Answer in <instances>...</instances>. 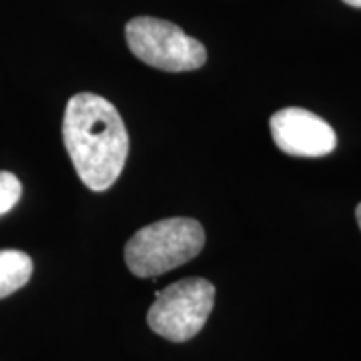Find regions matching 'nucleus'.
Wrapping results in <instances>:
<instances>
[{"label": "nucleus", "instance_id": "4", "mask_svg": "<svg viewBox=\"0 0 361 361\" xmlns=\"http://www.w3.org/2000/svg\"><path fill=\"white\" fill-rule=\"evenodd\" d=\"M215 301V287L203 277H189L157 293L147 313L149 327L169 341H189L209 319Z\"/></svg>", "mask_w": 361, "mask_h": 361}, {"label": "nucleus", "instance_id": "2", "mask_svg": "<svg viewBox=\"0 0 361 361\" xmlns=\"http://www.w3.org/2000/svg\"><path fill=\"white\" fill-rule=\"evenodd\" d=\"M205 247L201 223L173 217L142 227L125 247V261L137 277H157L195 259Z\"/></svg>", "mask_w": 361, "mask_h": 361}, {"label": "nucleus", "instance_id": "9", "mask_svg": "<svg viewBox=\"0 0 361 361\" xmlns=\"http://www.w3.org/2000/svg\"><path fill=\"white\" fill-rule=\"evenodd\" d=\"M355 217H357V225H360L361 229V203L357 205V209H355Z\"/></svg>", "mask_w": 361, "mask_h": 361}, {"label": "nucleus", "instance_id": "8", "mask_svg": "<svg viewBox=\"0 0 361 361\" xmlns=\"http://www.w3.org/2000/svg\"><path fill=\"white\" fill-rule=\"evenodd\" d=\"M345 4H349V6H355V8H361V0H343Z\"/></svg>", "mask_w": 361, "mask_h": 361}, {"label": "nucleus", "instance_id": "6", "mask_svg": "<svg viewBox=\"0 0 361 361\" xmlns=\"http://www.w3.org/2000/svg\"><path fill=\"white\" fill-rule=\"evenodd\" d=\"M32 259L25 251L2 249L0 251V299L13 295L32 277Z\"/></svg>", "mask_w": 361, "mask_h": 361}, {"label": "nucleus", "instance_id": "7", "mask_svg": "<svg viewBox=\"0 0 361 361\" xmlns=\"http://www.w3.org/2000/svg\"><path fill=\"white\" fill-rule=\"evenodd\" d=\"M23 185L16 179V175L8 171H0V217L13 211V207L20 201Z\"/></svg>", "mask_w": 361, "mask_h": 361}, {"label": "nucleus", "instance_id": "3", "mask_svg": "<svg viewBox=\"0 0 361 361\" xmlns=\"http://www.w3.org/2000/svg\"><path fill=\"white\" fill-rule=\"evenodd\" d=\"M125 35L130 52L145 65L167 73L197 71L205 65V47L169 20L137 16L129 20Z\"/></svg>", "mask_w": 361, "mask_h": 361}, {"label": "nucleus", "instance_id": "1", "mask_svg": "<svg viewBox=\"0 0 361 361\" xmlns=\"http://www.w3.org/2000/svg\"><path fill=\"white\" fill-rule=\"evenodd\" d=\"M63 139L78 179L90 191H106L129 155V135L115 104L92 92H78L66 103Z\"/></svg>", "mask_w": 361, "mask_h": 361}, {"label": "nucleus", "instance_id": "5", "mask_svg": "<svg viewBox=\"0 0 361 361\" xmlns=\"http://www.w3.org/2000/svg\"><path fill=\"white\" fill-rule=\"evenodd\" d=\"M275 145L291 157L317 159L334 153L337 147L336 130L322 116L299 106L277 111L269 121Z\"/></svg>", "mask_w": 361, "mask_h": 361}]
</instances>
